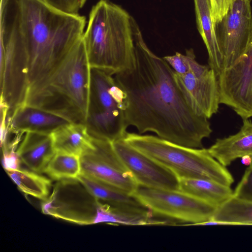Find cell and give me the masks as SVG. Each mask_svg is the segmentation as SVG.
Here are the masks:
<instances>
[{
  "label": "cell",
  "instance_id": "1",
  "mask_svg": "<svg viewBox=\"0 0 252 252\" xmlns=\"http://www.w3.org/2000/svg\"><path fill=\"white\" fill-rule=\"evenodd\" d=\"M125 93L127 126L139 134L153 132L173 143L202 148L212 129L208 119L195 114L175 79V71L147 46L142 35L137 41L132 66L114 75Z\"/></svg>",
  "mask_w": 252,
  "mask_h": 252
},
{
  "label": "cell",
  "instance_id": "2",
  "mask_svg": "<svg viewBox=\"0 0 252 252\" xmlns=\"http://www.w3.org/2000/svg\"><path fill=\"white\" fill-rule=\"evenodd\" d=\"M86 25L85 16L44 0H0V48L25 61L29 90L51 74L82 38Z\"/></svg>",
  "mask_w": 252,
  "mask_h": 252
},
{
  "label": "cell",
  "instance_id": "3",
  "mask_svg": "<svg viewBox=\"0 0 252 252\" xmlns=\"http://www.w3.org/2000/svg\"><path fill=\"white\" fill-rule=\"evenodd\" d=\"M142 35L128 12L110 0H100L91 9L82 37L91 67L113 75L129 69Z\"/></svg>",
  "mask_w": 252,
  "mask_h": 252
},
{
  "label": "cell",
  "instance_id": "4",
  "mask_svg": "<svg viewBox=\"0 0 252 252\" xmlns=\"http://www.w3.org/2000/svg\"><path fill=\"white\" fill-rule=\"evenodd\" d=\"M91 67L82 38L51 74L29 90L23 104L86 125L89 106Z\"/></svg>",
  "mask_w": 252,
  "mask_h": 252
},
{
  "label": "cell",
  "instance_id": "5",
  "mask_svg": "<svg viewBox=\"0 0 252 252\" xmlns=\"http://www.w3.org/2000/svg\"><path fill=\"white\" fill-rule=\"evenodd\" d=\"M125 140L137 150L172 171L179 179L213 180L230 187L234 178L207 149L182 146L158 136L126 133Z\"/></svg>",
  "mask_w": 252,
  "mask_h": 252
},
{
  "label": "cell",
  "instance_id": "6",
  "mask_svg": "<svg viewBox=\"0 0 252 252\" xmlns=\"http://www.w3.org/2000/svg\"><path fill=\"white\" fill-rule=\"evenodd\" d=\"M92 137L113 142L123 139L128 126L125 93L113 75L91 67L90 101L86 123Z\"/></svg>",
  "mask_w": 252,
  "mask_h": 252
},
{
  "label": "cell",
  "instance_id": "7",
  "mask_svg": "<svg viewBox=\"0 0 252 252\" xmlns=\"http://www.w3.org/2000/svg\"><path fill=\"white\" fill-rule=\"evenodd\" d=\"M132 195L154 217L173 222L200 225L211 220L218 207L180 190L138 186Z\"/></svg>",
  "mask_w": 252,
  "mask_h": 252
},
{
  "label": "cell",
  "instance_id": "8",
  "mask_svg": "<svg viewBox=\"0 0 252 252\" xmlns=\"http://www.w3.org/2000/svg\"><path fill=\"white\" fill-rule=\"evenodd\" d=\"M99 200L77 178L57 181L41 204L43 214L79 225L95 224Z\"/></svg>",
  "mask_w": 252,
  "mask_h": 252
},
{
  "label": "cell",
  "instance_id": "9",
  "mask_svg": "<svg viewBox=\"0 0 252 252\" xmlns=\"http://www.w3.org/2000/svg\"><path fill=\"white\" fill-rule=\"evenodd\" d=\"M92 141V146L80 156L81 173L132 195L138 185L112 142L93 137Z\"/></svg>",
  "mask_w": 252,
  "mask_h": 252
},
{
  "label": "cell",
  "instance_id": "10",
  "mask_svg": "<svg viewBox=\"0 0 252 252\" xmlns=\"http://www.w3.org/2000/svg\"><path fill=\"white\" fill-rule=\"evenodd\" d=\"M215 31L223 58V70L238 60L252 39L251 0H235L222 19L215 24Z\"/></svg>",
  "mask_w": 252,
  "mask_h": 252
},
{
  "label": "cell",
  "instance_id": "11",
  "mask_svg": "<svg viewBox=\"0 0 252 252\" xmlns=\"http://www.w3.org/2000/svg\"><path fill=\"white\" fill-rule=\"evenodd\" d=\"M220 104L243 120L252 117V39L244 54L218 75Z\"/></svg>",
  "mask_w": 252,
  "mask_h": 252
},
{
  "label": "cell",
  "instance_id": "12",
  "mask_svg": "<svg viewBox=\"0 0 252 252\" xmlns=\"http://www.w3.org/2000/svg\"><path fill=\"white\" fill-rule=\"evenodd\" d=\"M175 79L186 102L197 115L210 119L220 104L218 76L209 65L185 74L175 72Z\"/></svg>",
  "mask_w": 252,
  "mask_h": 252
},
{
  "label": "cell",
  "instance_id": "13",
  "mask_svg": "<svg viewBox=\"0 0 252 252\" xmlns=\"http://www.w3.org/2000/svg\"><path fill=\"white\" fill-rule=\"evenodd\" d=\"M112 144L138 186L179 190V180L172 171L134 148L124 138L112 142Z\"/></svg>",
  "mask_w": 252,
  "mask_h": 252
},
{
  "label": "cell",
  "instance_id": "14",
  "mask_svg": "<svg viewBox=\"0 0 252 252\" xmlns=\"http://www.w3.org/2000/svg\"><path fill=\"white\" fill-rule=\"evenodd\" d=\"M9 131H27L51 134L66 124L71 123L65 119L41 109L22 104L8 116Z\"/></svg>",
  "mask_w": 252,
  "mask_h": 252
},
{
  "label": "cell",
  "instance_id": "15",
  "mask_svg": "<svg viewBox=\"0 0 252 252\" xmlns=\"http://www.w3.org/2000/svg\"><path fill=\"white\" fill-rule=\"evenodd\" d=\"M207 149L209 154L225 167L238 158L249 156L252 159V122L249 119H243L238 132L217 139Z\"/></svg>",
  "mask_w": 252,
  "mask_h": 252
},
{
  "label": "cell",
  "instance_id": "16",
  "mask_svg": "<svg viewBox=\"0 0 252 252\" xmlns=\"http://www.w3.org/2000/svg\"><path fill=\"white\" fill-rule=\"evenodd\" d=\"M17 153L21 160L30 169L44 173L56 153L51 134L27 131Z\"/></svg>",
  "mask_w": 252,
  "mask_h": 252
},
{
  "label": "cell",
  "instance_id": "17",
  "mask_svg": "<svg viewBox=\"0 0 252 252\" xmlns=\"http://www.w3.org/2000/svg\"><path fill=\"white\" fill-rule=\"evenodd\" d=\"M198 32L206 47L208 65L218 76L222 70L223 58L217 41L210 0H193Z\"/></svg>",
  "mask_w": 252,
  "mask_h": 252
},
{
  "label": "cell",
  "instance_id": "18",
  "mask_svg": "<svg viewBox=\"0 0 252 252\" xmlns=\"http://www.w3.org/2000/svg\"><path fill=\"white\" fill-rule=\"evenodd\" d=\"M99 201L95 223L106 222L128 225L169 224L166 220L154 217L148 209H132Z\"/></svg>",
  "mask_w": 252,
  "mask_h": 252
},
{
  "label": "cell",
  "instance_id": "19",
  "mask_svg": "<svg viewBox=\"0 0 252 252\" xmlns=\"http://www.w3.org/2000/svg\"><path fill=\"white\" fill-rule=\"evenodd\" d=\"M55 152L80 156L93 144L86 125L69 123L51 133Z\"/></svg>",
  "mask_w": 252,
  "mask_h": 252
},
{
  "label": "cell",
  "instance_id": "20",
  "mask_svg": "<svg viewBox=\"0 0 252 252\" xmlns=\"http://www.w3.org/2000/svg\"><path fill=\"white\" fill-rule=\"evenodd\" d=\"M179 190L217 206L233 195L230 187L204 179H179Z\"/></svg>",
  "mask_w": 252,
  "mask_h": 252
},
{
  "label": "cell",
  "instance_id": "21",
  "mask_svg": "<svg viewBox=\"0 0 252 252\" xmlns=\"http://www.w3.org/2000/svg\"><path fill=\"white\" fill-rule=\"evenodd\" d=\"M99 201L109 204L132 209L145 210L148 209L132 195L83 173L77 177Z\"/></svg>",
  "mask_w": 252,
  "mask_h": 252
},
{
  "label": "cell",
  "instance_id": "22",
  "mask_svg": "<svg viewBox=\"0 0 252 252\" xmlns=\"http://www.w3.org/2000/svg\"><path fill=\"white\" fill-rule=\"evenodd\" d=\"M252 224V201L232 196L219 206L211 220L200 225Z\"/></svg>",
  "mask_w": 252,
  "mask_h": 252
},
{
  "label": "cell",
  "instance_id": "23",
  "mask_svg": "<svg viewBox=\"0 0 252 252\" xmlns=\"http://www.w3.org/2000/svg\"><path fill=\"white\" fill-rule=\"evenodd\" d=\"M18 189L25 194L42 201L50 195L51 180L38 173L18 169L6 171Z\"/></svg>",
  "mask_w": 252,
  "mask_h": 252
},
{
  "label": "cell",
  "instance_id": "24",
  "mask_svg": "<svg viewBox=\"0 0 252 252\" xmlns=\"http://www.w3.org/2000/svg\"><path fill=\"white\" fill-rule=\"evenodd\" d=\"M81 172L80 157L57 152L47 164L44 172L53 180L76 178Z\"/></svg>",
  "mask_w": 252,
  "mask_h": 252
},
{
  "label": "cell",
  "instance_id": "25",
  "mask_svg": "<svg viewBox=\"0 0 252 252\" xmlns=\"http://www.w3.org/2000/svg\"><path fill=\"white\" fill-rule=\"evenodd\" d=\"M163 58L176 73L181 75L194 71L201 64L196 61L192 49L186 50L185 54L177 52Z\"/></svg>",
  "mask_w": 252,
  "mask_h": 252
},
{
  "label": "cell",
  "instance_id": "26",
  "mask_svg": "<svg viewBox=\"0 0 252 252\" xmlns=\"http://www.w3.org/2000/svg\"><path fill=\"white\" fill-rule=\"evenodd\" d=\"M233 196L252 201V164L249 165L233 190Z\"/></svg>",
  "mask_w": 252,
  "mask_h": 252
},
{
  "label": "cell",
  "instance_id": "27",
  "mask_svg": "<svg viewBox=\"0 0 252 252\" xmlns=\"http://www.w3.org/2000/svg\"><path fill=\"white\" fill-rule=\"evenodd\" d=\"M54 7L65 12L78 14L87 0H44Z\"/></svg>",
  "mask_w": 252,
  "mask_h": 252
},
{
  "label": "cell",
  "instance_id": "28",
  "mask_svg": "<svg viewBox=\"0 0 252 252\" xmlns=\"http://www.w3.org/2000/svg\"><path fill=\"white\" fill-rule=\"evenodd\" d=\"M235 0H210L211 14L214 26L222 19Z\"/></svg>",
  "mask_w": 252,
  "mask_h": 252
},
{
  "label": "cell",
  "instance_id": "29",
  "mask_svg": "<svg viewBox=\"0 0 252 252\" xmlns=\"http://www.w3.org/2000/svg\"><path fill=\"white\" fill-rule=\"evenodd\" d=\"M2 165L6 171L19 169L20 158L14 149H2Z\"/></svg>",
  "mask_w": 252,
  "mask_h": 252
}]
</instances>
